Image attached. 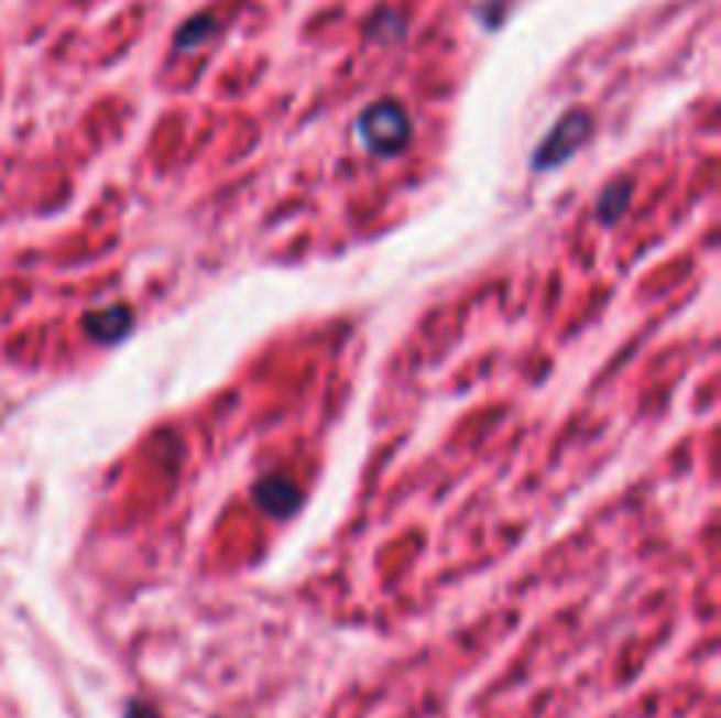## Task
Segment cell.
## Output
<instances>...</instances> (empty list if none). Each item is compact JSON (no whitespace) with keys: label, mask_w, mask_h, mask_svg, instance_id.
<instances>
[{"label":"cell","mask_w":721,"mask_h":718,"mask_svg":"<svg viewBox=\"0 0 721 718\" xmlns=\"http://www.w3.org/2000/svg\"><path fill=\"white\" fill-rule=\"evenodd\" d=\"M585 131H588V117H581V113L564 117L560 128H556V131L549 134L546 145L538 149L535 163H538V166H556V163H564V159H567V155L585 141Z\"/></svg>","instance_id":"cell-2"},{"label":"cell","mask_w":721,"mask_h":718,"mask_svg":"<svg viewBox=\"0 0 721 718\" xmlns=\"http://www.w3.org/2000/svg\"><path fill=\"white\" fill-rule=\"evenodd\" d=\"M205 32H211V18H197V22L190 29L179 32V46L184 43H197V40H205Z\"/></svg>","instance_id":"cell-4"},{"label":"cell","mask_w":721,"mask_h":718,"mask_svg":"<svg viewBox=\"0 0 721 718\" xmlns=\"http://www.w3.org/2000/svg\"><path fill=\"white\" fill-rule=\"evenodd\" d=\"M408 123L402 117L398 106H376L363 117V138L376 152H398L405 145Z\"/></svg>","instance_id":"cell-1"},{"label":"cell","mask_w":721,"mask_h":718,"mask_svg":"<svg viewBox=\"0 0 721 718\" xmlns=\"http://www.w3.org/2000/svg\"><path fill=\"white\" fill-rule=\"evenodd\" d=\"M258 497H261V504L272 508L275 514H293L299 504V493L282 479H272V482H264V487H258Z\"/></svg>","instance_id":"cell-3"}]
</instances>
